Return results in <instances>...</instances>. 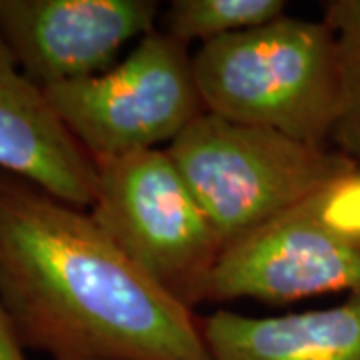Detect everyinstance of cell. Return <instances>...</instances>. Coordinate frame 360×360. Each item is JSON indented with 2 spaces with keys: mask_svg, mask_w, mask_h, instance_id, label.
I'll use <instances>...</instances> for the list:
<instances>
[{
  "mask_svg": "<svg viewBox=\"0 0 360 360\" xmlns=\"http://www.w3.org/2000/svg\"><path fill=\"white\" fill-rule=\"evenodd\" d=\"M0 170L28 180L63 202L89 210L96 168L32 84L0 34Z\"/></svg>",
  "mask_w": 360,
  "mask_h": 360,
  "instance_id": "obj_8",
  "label": "cell"
},
{
  "mask_svg": "<svg viewBox=\"0 0 360 360\" xmlns=\"http://www.w3.org/2000/svg\"><path fill=\"white\" fill-rule=\"evenodd\" d=\"M222 250L359 167L336 148L202 112L165 146Z\"/></svg>",
  "mask_w": 360,
  "mask_h": 360,
  "instance_id": "obj_3",
  "label": "cell"
},
{
  "mask_svg": "<svg viewBox=\"0 0 360 360\" xmlns=\"http://www.w3.org/2000/svg\"><path fill=\"white\" fill-rule=\"evenodd\" d=\"M0 360H26L25 348L14 333L13 322L0 304Z\"/></svg>",
  "mask_w": 360,
  "mask_h": 360,
  "instance_id": "obj_13",
  "label": "cell"
},
{
  "mask_svg": "<svg viewBox=\"0 0 360 360\" xmlns=\"http://www.w3.org/2000/svg\"><path fill=\"white\" fill-rule=\"evenodd\" d=\"M324 219L335 229L360 234V172L333 188L324 205Z\"/></svg>",
  "mask_w": 360,
  "mask_h": 360,
  "instance_id": "obj_12",
  "label": "cell"
},
{
  "mask_svg": "<svg viewBox=\"0 0 360 360\" xmlns=\"http://www.w3.org/2000/svg\"><path fill=\"white\" fill-rule=\"evenodd\" d=\"M89 208L118 248L194 310L206 302L222 245L165 148L94 158Z\"/></svg>",
  "mask_w": 360,
  "mask_h": 360,
  "instance_id": "obj_4",
  "label": "cell"
},
{
  "mask_svg": "<svg viewBox=\"0 0 360 360\" xmlns=\"http://www.w3.org/2000/svg\"><path fill=\"white\" fill-rule=\"evenodd\" d=\"M205 112L328 146L340 115L336 40L324 20L281 16L193 54Z\"/></svg>",
  "mask_w": 360,
  "mask_h": 360,
  "instance_id": "obj_2",
  "label": "cell"
},
{
  "mask_svg": "<svg viewBox=\"0 0 360 360\" xmlns=\"http://www.w3.org/2000/svg\"><path fill=\"white\" fill-rule=\"evenodd\" d=\"M322 20L335 34L342 86L340 115L330 142L360 170V0L324 2Z\"/></svg>",
  "mask_w": 360,
  "mask_h": 360,
  "instance_id": "obj_11",
  "label": "cell"
},
{
  "mask_svg": "<svg viewBox=\"0 0 360 360\" xmlns=\"http://www.w3.org/2000/svg\"><path fill=\"white\" fill-rule=\"evenodd\" d=\"M333 188L226 246L212 272L206 302L252 298L286 304L333 292L359 295L360 234L326 222L324 205Z\"/></svg>",
  "mask_w": 360,
  "mask_h": 360,
  "instance_id": "obj_6",
  "label": "cell"
},
{
  "mask_svg": "<svg viewBox=\"0 0 360 360\" xmlns=\"http://www.w3.org/2000/svg\"><path fill=\"white\" fill-rule=\"evenodd\" d=\"M156 0H0V34L40 90L96 77L155 32Z\"/></svg>",
  "mask_w": 360,
  "mask_h": 360,
  "instance_id": "obj_7",
  "label": "cell"
},
{
  "mask_svg": "<svg viewBox=\"0 0 360 360\" xmlns=\"http://www.w3.org/2000/svg\"><path fill=\"white\" fill-rule=\"evenodd\" d=\"M42 92L92 160L168 146L205 112L188 46L158 28L110 70Z\"/></svg>",
  "mask_w": 360,
  "mask_h": 360,
  "instance_id": "obj_5",
  "label": "cell"
},
{
  "mask_svg": "<svg viewBox=\"0 0 360 360\" xmlns=\"http://www.w3.org/2000/svg\"><path fill=\"white\" fill-rule=\"evenodd\" d=\"M0 304L52 360H212L200 316L132 262L89 210L0 170Z\"/></svg>",
  "mask_w": 360,
  "mask_h": 360,
  "instance_id": "obj_1",
  "label": "cell"
},
{
  "mask_svg": "<svg viewBox=\"0 0 360 360\" xmlns=\"http://www.w3.org/2000/svg\"><path fill=\"white\" fill-rule=\"evenodd\" d=\"M212 360H360V292L281 316L219 310L200 319Z\"/></svg>",
  "mask_w": 360,
  "mask_h": 360,
  "instance_id": "obj_9",
  "label": "cell"
},
{
  "mask_svg": "<svg viewBox=\"0 0 360 360\" xmlns=\"http://www.w3.org/2000/svg\"><path fill=\"white\" fill-rule=\"evenodd\" d=\"M284 0H172L160 16L162 32L200 44L269 25L286 14Z\"/></svg>",
  "mask_w": 360,
  "mask_h": 360,
  "instance_id": "obj_10",
  "label": "cell"
}]
</instances>
